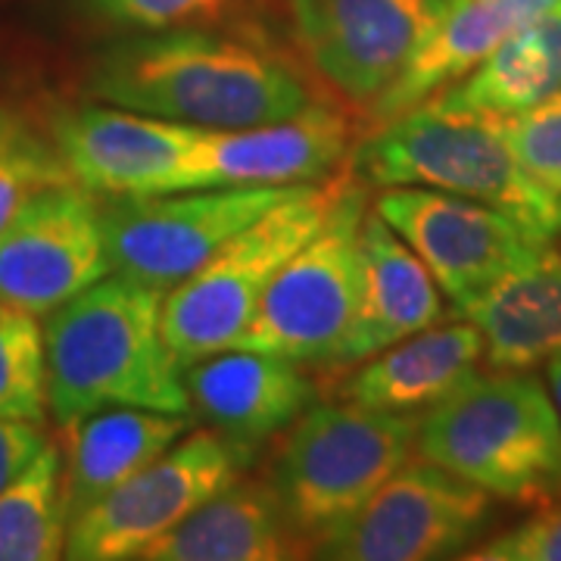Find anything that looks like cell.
<instances>
[{"label":"cell","mask_w":561,"mask_h":561,"mask_svg":"<svg viewBox=\"0 0 561 561\" xmlns=\"http://www.w3.org/2000/svg\"><path fill=\"white\" fill-rule=\"evenodd\" d=\"M62 453L47 440L0 490V561H54L66 552Z\"/></svg>","instance_id":"24"},{"label":"cell","mask_w":561,"mask_h":561,"mask_svg":"<svg viewBox=\"0 0 561 561\" xmlns=\"http://www.w3.org/2000/svg\"><path fill=\"white\" fill-rule=\"evenodd\" d=\"M343 181L346 175L297 184L194 275L165 290L162 331L181 368L238 343L280 265L331 216Z\"/></svg>","instance_id":"6"},{"label":"cell","mask_w":561,"mask_h":561,"mask_svg":"<svg viewBox=\"0 0 561 561\" xmlns=\"http://www.w3.org/2000/svg\"><path fill=\"white\" fill-rule=\"evenodd\" d=\"M187 431L191 415L128 405L103 409L66 427L69 449L62 453V502L69 524L153 465Z\"/></svg>","instance_id":"22"},{"label":"cell","mask_w":561,"mask_h":561,"mask_svg":"<svg viewBox=\"0 0 561 561\" xmlns=\"http://www.w3.org/2000/svg\"><path fill=\"white\" fill-rule=\"evenodd\" d=\"M443 319V290L387 221L368 209L359 228L356 316L337 356V371L419 334Z\"/></svg>","instance_id":"17"},{"label":"cell","mask_w":561,"mask_h":561,"mask_svg":"<svg viewBox=\"0 0 561 561\" xmlns=\"http://www.w3.org/2000/svg\"><path fill=\"white\" fill-rule=\"evenodd\" d=\"M500 131L524 175L561 201V91L500 119Z\"/></svg>","instance_id":"27"},{"label":"cell","mask_w":561,"mask_h":561,"mask_svg":"<svg viewBox=\"0 0 561 561\" xmlns=\"http://www.w3.org/2000/svg\"><path fill=\"white\" fill-rule=\"evenodd\" d=\"M552 3L556 0H446L400 76L371 103V125L440 94L443 88L468 76L505 35Z\"/></svg>","instance_id":"20"},{"label":"cell","mask_w":561,"mask_h":561,"mask_svg":"<svg viewBox=\"0 0 561 561\" xmlns=\"http://www.w3.org/2000/svg\"><path fill=\"white\" fill-rule=\"evenodd\" d=\"M556 238L561 241V201H559V219H556Z\"/></svg>","instance_id":"32"},{"label":"cell","mask_w":561,"mask_h":561,"mask_svg":"<svg viewBox=\"0 0 561 561\" xmlns=\"http://www.w3.org/2000/svg\"><path fill=\"white\" fill-rule=\"evenodd\" d=\"M47 446L41 424L0 419V490Z\"/></svg>","instance_id":"30"},{"label":"cell","mask_w":561,"mask_h":561,"mask_svg":"<svg viewBox=\"0 0 561 561\" xmlns=\"http://www.w3.org/2000/svg\"><path fill=\"white\" fill-rule=\"evenodd\" d=\"M471 561H561V500L534 505V515L465 552Z\"/></svg>","instance_id":"28"},{"label":"cell","mask_w":561,"mask_h":561,"mask_svg":"<svg viewBox=\"0 0 561 561\" xmlns=\"http://www.w3.org/2000/svg\"><path fill=\"white\" fill-rule=\"evenodd\" d=\"M419 419L334 400L312 402L284 431L268 481L312 549L412 459Z\"/></svg>","instance_id":"5"},{"label":"cell","mask_w":561,"mask_h":561,"mask_svg":"<svg viewBox=\"0 0 561 561\" xmlns=\"http://www.w3.org/2000/svg\"><path fill=\"white\" fill-rule=\"evenodd\" d=\"M294 187L243 184L101 197L110 268L122 278L172 290Z\"/></svg>","instance_id":"9"},{"label":"cell","mask_w":561,"mask_h":561,"mask_svg":"<svg viewBox=\"0 0 561 561\" xmlns=\"http://www.w3.org/2000/svg\"><path fill=\"white\" fill-rule=\"evenodd\" d=\"M69 179L57 147L28 122L0 110V234L32 194Z\"/></svg>","instance_id":"26"},{"label":"cell","mask_w":561,"mask_h":561,"mask_svg":"<svg viewBox=\"0 0 561 561\" xmlns=\"http://www.w3.org/2000/svg\"><path fill=\"white\" fill-rule=\"evenodd\" d=\"M184 387L194 419L253 453L280 437L319 397L302 365L241 346L184 368Z\"/></svg>","instance_id":"16"},{"label":"cell","mask_w":561,"mask_h":561,"mask_svg":"<svg viewBox=\"0 0 561 561\" xmlns=\"http://www.w3.org/2000/svg\"><path fill=\"white\" fill-rule=\"evenodd\" d=\"M312 556L268 478L243 474L162 534L140 561H284Z\"/></svg>","instance_id":"19"},{"label":"cell","mask_w":561,"mask_h":561,"mask_svg":"<svg viewBox=\"0 0 561 561\" xmlns=\"http://www.w3.org/2000/svg\"><path fill=\"white\" fill-rule=\"evenodd\" d=\"M253 461V449H243L213 427L187 431L153 465L81 512L66 530L62 556L76 561L140 559L150 542L243 478Z\"/></svg>","instance_id":"10"},{"label":"cell","mask_w":561,"mask_h":561,"mask_svg":"<svg viewBox=\"0 0 561 561\" xmlns=\"http://www.w3.org/2000/svg\"><path fill=\"white\" fill-rule=\"evenodd\" d=\"M110 272L101 197L79 181L41 187L0 234V300L32 316H50Z\"/></svg>","instance_id":"12"},{"label":"cell","mask_w":561,"mask_h":561,"mask_svg":"<svg viewBox=\"0 0 561 561\" xmlns=\"http://www.w3.org/2000/svg\"><path fill=\"white\" fill-rule=\"evenodd\" d=\"M371 209L415 250L456 312L546 247L500 209L434 187H381Z\"/></svg>","instance_id":"11"},{"label":"cell","mask_w":561,"mask_h":561,"mask_svg":"<svg viewBox=\"0 0 561 561\" xmlns=\"http://www.w3.org/2000/svg\"><path fill=\"white\" fill-rule=\"evenodd\" d=\"M483 337L496 371H530L561 356V253L546 243L534 256L456 312Z\"/></svg>","instance_id":"21"},{"label":"cell","mask_w":561,"mask_h":561,"mask_svg":"<svg viewBox=\"0 0 561 561\" xmlns=\"http://www.w3.org/2000/svg\"><path fill=\"white\" fill-rule=\"evenodd\" d=\"M0 419H47L44 328L38 316L0 300Z\"/></svg>","instance_id":"25"},{"label":"cell","mask_w":561,"mask_h":561,"mask_svg":"<svg viewBox=\"0 0 561 561\" xmlns=\"http://www.w3.org/2000/svg\"><path fill=\"white\" fill-rule=\"evenodd\" d=\"M561 91V0L518 25L468 76L427 98L443 110L505 119Z\"/></svg>","instance_id":"23"},{"label":"cell","mask_w":561,"mask_h":561,"mask_svg":"<svg viewBox=\"0 0 561 561\" xmlns=\"http://www.w3.org/2000/svg\"><path fill=\"white\" fill-rule=\"evenodd\" d=\"M110 20L162 32L197 20H213L234 0H94Z\"/></svg>","instance_id":"29"},{"label":"cell","mask_w":561,"mask_h":561,"mask_svg":"<svg viewBox=\"0 0 561 561\" xmlns=\"http://www.w3.org/2000/svg\"><path fill=\"white\" fill-rule=\"evenodd\" d=\"M496 522V502L427 459H409L312 556L331 561L465 559Z\"/></svg>","instance_id":"8"},{"label":"cell","mask_w":561,"mask_h":561,"mask_svg":"<svg viewBox=\"0 0 561 561\" xmlns=\"http://www.w3.org/2000/svg\"><path fill=\"white\" fill-rule=\"evenodd\" d=\"M346 175L365 187H434L481 201L524 225L534 238L556 243L559 197L522 172L500 119L453 113L424 101L393 119L371 125L350 157Z\"/></svg>","instance_id":"4"},{"label":"cell","mask_w":561,"mask_h":561,"mask_svg":"<svg viewBox=\"0 0 561 561\" xmlns=\"http://www.w3.org/2000/svg\"><path fill=\"white\" fill-rule=\"evenodd\" d=\"M365 213V184L346 175L331 216L280 265L234 346L280 356L302 368L331 371L337 365L356 316Z\"/></svg>","instance_id":"7"},{"label":"cell","mask_w":561,"mask_h":561,"mask_svg":"<svg viewBox=\"0 0 561 561\" xmlns=\"http://www.w3.org/2000/svg\"><path fill=\"white\" fill-rule=\"evenodd\" d=\"M88 94L194 128H256L328 101L275 47L181 25L106 47L88 69Z\"/></svg>","instance_id":"1"},{"label":"cell","mask_w":561,"mask_h":561,"mask_svg":"<svg viewBox=\"0 0 561 561\" xmlns=\"http://www.w3.org/2000/svg\"><path fill=\"white\" fill-rule=\"evenodd\" d=\"M353 144V122L331 101L256 128H197L169 191L316 184L334 179Z\"/></svg>","instance_id":"14"},{"label":"cell","mask_w":561,"mask_h":561,"mask_svg":"<svg viewBox=\"0 0 561 561\" xmlns=\"http://www.w3.org/2000/svg\"><path fill=\"white\" fill-rule=\"evenodd\" d=\"M446 0H294V35L316 79L371 110L393 84Z\"/></svg>","instance_id":"13"},{"label":"cell","mask_w":561,"mask_h":561,"mask_svg":"<svg viewBox=\"0 0 561 561\" xmlns=\"http://www.w3.org/2000/svg\"><path fill=\"white\" fill-rule=\"evenodd\" d=\"M162 287L110 272L50 312L47 409L62 431L116 405L191 415L184 368L162 331Z\"/></svg>","instance_id":"2"},{"label":"cell","mask_w":561,"mask_h":561,"mask_svg":"<svg viewBox=\"0 0 561 561\" xmlns=\"http://www.w3.org/2000/svg\"><path fill=\"white\" fill-rule=\"evenodd\" d=\"M415 456L493 500H561V415L542 381L527 371L474 375L421 412Z\"/></svg>","instance_id":"3"},{"label":"cell","mask_w":561,"mask_h":561,"mask_svg":"<svg viewBox=\"0 0 561 561\" xmlns=\"http://www.w3.org/2000/svg\"><path fill=\"white\" fill-rule=\"evenodd\" d=\"M483 362L481 331L468 319L431 324L368 359L350 365L334 383V400L378 412L421 415L478 375Z\"/></svg>","instance_id":"18"},{"label":"cell","mask_w":561,"mask_h":561,"mask_svg":"<svg viewBox=\"0 0 561 561\" xmlns=\"http://www.w3.org/2000/svg\"><path fill=\"white\" fill-rule=\"evenodd\" d=\"M546 390H549V397H552L561 415V356L546 362Z\"/></svg>","instance_id":"31"},{"label":"cell","mask_w":561,"mask_h":561,"mask_svg":"<svg viewBox=\"0 0 561 561\" xmlns=\"http://www.w3.org/2000/svg\"><path fill=\"white\" fill-rule=\"evenodd\" d=\"M194 131V125L88 103L57 116L54 147L72 181L98 197L165 194Z\"/></svg>","instance_id":"15"}]
</instances>
